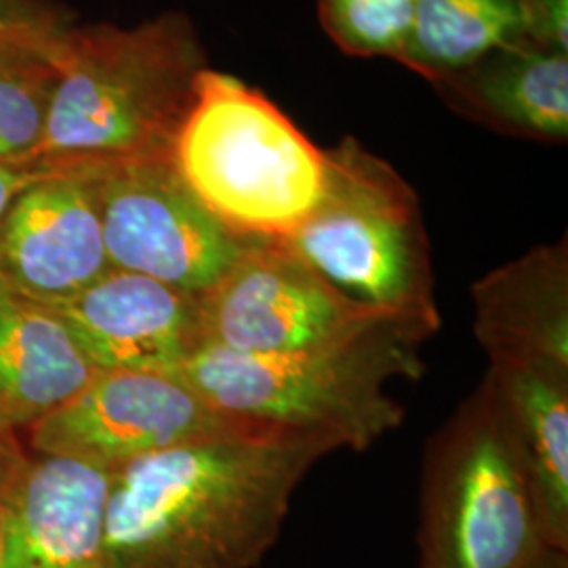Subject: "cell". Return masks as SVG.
<instances>
[{
    "mask_svg": "<svg viewBox=\"0 0 568 568\" xmlns=\"http://www.w3.org/2000/svg\"><path fill=\"white\" fill-rule=\"evenodd\" d=\"M0 568H2V535H0Z\"/></svg>",
    "mask_w": 568,
    "mask_h": 568,
    "instance_id": "obj_25",
    "label": "cell"
},
{
    "mask_svg": "<svg viewBox=\"0 0 568 568\" xmlns=\"http://www.w3.org/2000/svg\"><path fill=\"white\" fill-rule=\"evenodd\" d=\"M415 0H318L326 34L354 58H392L405 49Z\"/></svg>",
    "mask_w": 568,
    "mask_h": 568,
    "instance_id": "obj_19",
    "label": "cell"
},
{
    "mask_svg": "<svg viewBox=\"0 0 568 568\" xmlns=\"http://www.w3.org/2000/svg\"><path fill=\"white\" fill-rule=\"evenodd\" d=\"M199 300L204 345L253 356L314 347L396 314L352 300L284 243L244 244Z\"/></svg>",
    "mask_w": 568,
    "mask_h": 568,
    "instance_id": "obj_8",
    "label": "cell"
},
{
    "mask_svg": "<svg viewBox=\"0 0 568 568\" xmlns=\"http://www.w3.org/2000/svg\"><path fill=\"white\" fill-rule=\"evenodd\" d=\"M525 568H568V549L546 548Z\"/></svg>",
    "mask_w": 568,
    "mask_h": 568,
    "instance_id": "obj_24",
    "label": "cell"
},
{
    "mask_svg": "<svg viewBox=\"0 0 568 568\" xmlns=\"http://www.w3.org/2000/svg\"><path fill=\"white\" fill-rule=\"evenodd\" d=\"M546 548L527 471L483 379L427 443L419 568H525Z\"/></svg>",
    "mask_w": 568,
    "mask_h": 568,
    "instance_id": "obj_5",
    "label": "cell"
},
{
    "mask_svg": "<svg viewBox=\"0 0 568 568\" xmlns=\"http://www.w3.org/2000/svg\"><path fill=\"white\" fill-rule=\"evenodd\" d=\"M204 209L243 243H288L323 201L326 150L246 82L204 68L171 143Z\"/></svg>",
    "mask_w": 568,
    "mask_h": 568,
    "instance_id": "obj_4",
    "label": "cell"
},
{
    "mask_svg": "<svg viewBox=\"0 0 568 568\" xmlns=\"http://www.w3.org/2000/svg\"><path fill=\"white\" fill-rule=\"evenodd\" d=\"M440 326L382 314L342 337L286 354L196 349L175 373L206 403L246 426L365 450L403 424L387 387L422 375L419 345Z\"/></svg>",
    "mask_w": 568,
    "mask_h": 568,
    "instance_id": "obj_2",
    "label": "cell"
},
{
    "mask_svg": "<svg viewBox=\"0 0 568 568\" xmlns=\"http://www.w3.org/2000/svg\"><path fill=\"white\" fill-rule=\"evenodd\" d=\"M333 448L281 432L185 443L110 469L105 568H255Z\"/></svg>",
    "mask_w": 568,
    "mask_h": 568,
    "instance_id": "obj_1",
    "label": "cell"
},
{
    "mask_svg": "<svg viewBox=\"0 0 568 568\" xmlns=\"http://www.w3.org/2000/svg\"><path fill=\"white\" fill-rule=\"evenodd\" d=\"M328 156L325 196L288 246L361 304L440 326L419 199L352 138Z\"/></svg>",
    "mask_w": 568,
    "mask_h": 568,
    "instance_id": "obj_6",
    "label": "cell"
},
{
    "mask_svg": "<svg viewBox=\"0 0 568 568\" xmlns=\"http://www.w3.org/2000/svg\"><path fill=\"white\" fill-rule=\"evenodd\" d=\"M41 175L39 169H23V166H11L0 164V217L4 215L7 206L18 196L30 182H34Z\"/></svg>",
    "mask_w": 568,
    "mask_h": 568,
    "instance_id": "obj_22",
    "label": "cell"
},
{
    "mask_svg": "<svg viewBox=\"0 0 568 568\" xmlns=\"http://www.w3.org/2000/svg\"><path fill=\"white\" fill-rule=\"evenodd\" d=\"M173 373L100 371L89 386L30 426L39 455L114 469L185 443L251 432ZM265 432V429H264Z\"/></svg>",
    "mask_w": 568,
    "mask_h": 568,
    "instance_id": "obj_9",
    "label": "cell"
},
{
    "mask_svg": "<svg viewBox=\"0 0 568 568\" xmlns=\"http://www.w3.org/2000/svg\"><path fill=\"white\" fill-rule=\"evenodd\" d=\"M21 466H23V459H20L16 448L11 447V443L7 440V432L0 429V504Z\"/></svg>",
    "mask_w": 568,
    "mask_h": 568,
    "instance_id": "obj_23",
    "label": "cell"
},
{
    "mask_svg": "<svg viewBox=\"0 0 568 568\" xmlns=\"http://www.w3.org/2000/svg\"><path fill=\"white\" fill-rule=\"evenodd\" d=\"M518 39L525 30L516 0H415L398 63L440 84Z\"/></svg>",
    "mask_w": 568,
    "mask_h": 568,
    "instance_id": "obj_17",
    "label": "cell"
},
{
    "mask_svg": "<svg viewBox=\"0 0 568 568\" xmlns=\"http://www.w3.org/2000/svg\"><path fill=\"white\" fill-rule=\"evenodd\" d=\"M485 379L527 471L544 544L568 549V366L490 358Z\"/></svg>",
    "mask_w": 568,
    "mask_h": 568,
    "instance_id": "obj_14",
    "label": "cell"
},
{
    "mask_svg": "<svg viewBox=\"0 0 568 568\" xmlns=\"http://www.w3.org/2000/svg\"><path fill=\"white\" fill-rule=\"evenodd\" d=\"M204 68L203 47L183 16L135 28H70L34 169L171 152Z\"/></svg>",
    "mask_w": 568,
    "mask_h": 568,
    "instance_id": "obj_3",
    "label": "cell"
},
{
    "mask_svg": "<svg viewBox=\"0 0 568 568\" xmlns=\"http://www.w3.org/2000/svg\"><path fill=\"white\" fill-rule=\"evenodd\" d=\"M525 39L568 53V0H516Z\"/></svg>",
    "mask_w": 568,
    "mask_h": 568,
    "instance_id": "obj_21",
    "label": "cell"
},
{
    "mask_svg": "<svg viewBox=\"0 0 568 568\" xmlns=\"http://www.w3.org/2000/svg\"><path fill=\"white\" fill-rule=\"evenodd\" d=\"M77 166L91 185L114 270L203 295L246 244L192 194L171 152Z\"/></svg>",
    "mask_w": 568,
    "mask_h": 568,
    "instance_id": "obj_7",
    "label": "cell"
},
{
    "mask_svg": "<svg viewBox=\"0 0 568 568\" xmlns=\"http://www.w3.org/2000/svg\"><path fill=\"white\" fill-rule=\"evenodd\" d=\"M47 307L100 371L175 375L204 345L199 295L124 270L110 267L74 297Z\"/></svg>",
    "mask_w": 568,
    "mask_h": 568,
    "instance_id": "obj_11",
    "label": "cell"
},
{
    "mask_svg": "<svg viewBox=\"0 0 568 568\" xmlns=\"http://www.w3.org/2000/svg\"><path fill=\"white\" fill-rule=\"evenodd\" d=\"M436 87L457 112L497 131L567 142V51L518 39Z\"/></svg>",
    "mask_w": 568,
    "mask_h": 568,
    "instance_id": "obj_15",
    "label": "cell"
},
{
    "mask_svg": "<svg viewBox=\"0 0 568 568\" xmlns=\"http://www.w3.org/2000/svg\"><path fill=\"white\" fill-rule=\"evenodd\" d=\"M108 493L105 467L23 462L0 504L2 568H105Z\"/></svg>",
    "mask_w": 568,
    "mask_h": 568,
    "instance_id": "obj_12",
    "label": "cell"
},
{
    "mask_svg": "<svg viewBox=\"0 0 568 568\" xmlns=\"http://www.w3.org/2000/svg\"><path fill=\"white\" fill-rule=\"evenodd\" d=\"M98 373L51 307L0 281V429L37 424Z\"/></svg>",
    "mask_w": 568,
    "mask_h": 568,
    "instance_id": "obj_16",
    "label": "cell"
},
{
    "mask_svg": "<svg viewBox=\"0 0 568 568\" xmlns=\"http://www.w3.org/2000/svg\"><path fill=\"white\" fill-rule=\"evenodd\" d=\"M70 28L34 0H0V51L58 61Z\"/></svg>",
    "mask_w": 568,
    "mask_h": 568,
    "instance_id": "obj_20",
    "label": "cell"
},
{
    "mask_svg": "<svg viewBox=\"0 0 568 568\" xmlns=\"http://www.w3.org/2000/svg\"><path fill=\"white\" fill-rule=\"evenodd\" d=\"M110 270L81 166L41 171L0 217V281L32 302L74 297Z\"/></svg>",
    "mask_w": 568,
    "mask_h": 568,
    "instance_id": "obj_10",
    "label": "cell"
},
{
    "mask_svg": "<svg viewBox=\"0 0 568 568\" xmlns=\"http://www.w3.org/2000/svg\"><path fill=\"white\" fill-rule=\"evenodd\" d=\"M55 81L53 61L26 51H0V142L26 169H34Z\"/></svg>",
    "mask_w": 568,
    "mask_h": 568,
    "instance_id": "obj_18",
    "label": "cell"
},
{
    "mask_svg": "<svg viewBox=\"0 0 568 568\" xmlns=\"http://www.w3.org/2000/svg\"><path fill=\"white\" fill-rule=\"evenodd\" d=\"M474 333L488 361L568 366L567 241L537 246L471 286Z\"/></svg>",
    "mask_w": 568,
    "mask_h": 568,
    "instance_id": "obj_13",
    "label": "cell"
}]
</instances>
